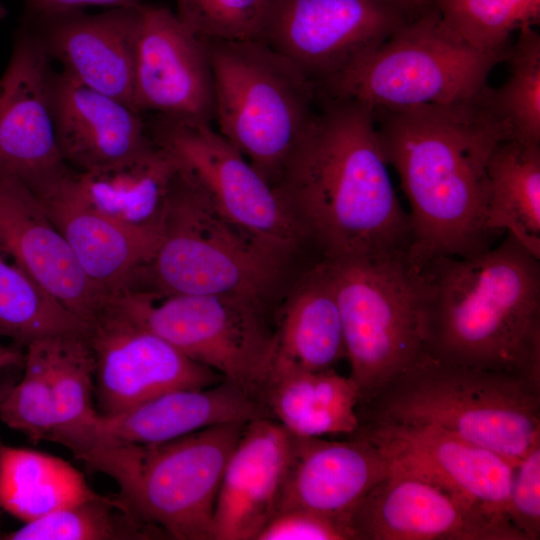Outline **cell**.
<instances>
[{
    "label": "cell",
    "instance_id": "obj_16",
    "mask_svg": "<svg viewBox=\"0 0 540 540\" xmlns=\"http://www.w3.org/2000/svg\"><path fill=\"white\" fill-rule=\"evenodd\" d=\"M348 526L353 540H526L510 522L395 472L355 506Z\"/></svg>",
    "mask_w": 540,
    "mask_h": 540
},
{
    "label": "cell",
    "instance_id": "obj_32",
    "mask_svg": "<svg viewBox=\"0 0 540 540\" xmlns=\"http://www.w3.org/2000/svg\"><path fill=\"white\" fill-rule=\"evenodd\" d=\"M518 32L504 59L506 80L497 88L487 85L481 100L512 138L540 144V35L534 26Z\"/></svg>",
    "mask_w": 540,
    "mask_h": 540
},
{
    "label": "cell",
    "instance_id": "obj_3",
    "mask_svg": "<svg viewBox=\"0 0 540 540\" xmlns=\"http://www.w3.org/2000/svg\"><path fill=\"white\" fill-rule=\"evenodd\" d=\"M424 354L540 385V259L511 233L468 257L416 270Z\"/></svg>",
    "mask_w": 540,
    "mask_h": 540
},
{
    "label": "cell",
    "instance_id": "obj_25",
    "mask_svg": "<svg viewBox=\"0 0 540 540\" xmlns=\"http://www.w3.org/2000/svg\"><path fill=\"white\" fill-rule=\"evenodd\" d=\"M175 158L153 144L127 159L86 171L67 167L61 183L87 206L125 226L161 230Z\"/></svg>",
    "mask_w": 540,
    "mask_h": 540
},
{
    "label": "cell",
    "instance_id": "obj_23",
    "mask_svg": "<svg viewBox=\"0 0 540 540\" xmlns=\"http://www.w3.org/2000/svg\"><path fill=\"white\" fill-rule=\"evenodd\" d=\"M292 435L277 421L245 424L227 462L214 511V540H255L276 511Z\"/></svg>",
    "mask_w": 540,
    "mask_h": 540
},
{
    "label": "cell",
    "instance_id": "obj_6",
    "mask_svg": "<svg viewBox=\"0 0 540 540\" xmlns=\"http://www.w3.org/2000/svg\"><path fill=\"white\" fill-rule=\"evenodd\" d=\"M244 426H210L159 444H95L77 459L112 478L118 496L169 539L214 540L220 483Z\"/></svg>",
    "mask_w": 540,
    "mask_h": 540
},
{
    "label": "cell",
    "instance_id": "obj_1",
    "mask_svg": "<svg viewBox=\"0 0 540 540\" xmlns=\"http://www.w3.org/2000/svg\"><path fill=\"white\" fill-rule=\"evenodd\" d=\"M372 112L383 157L409 202L411 266L491 248L499 235L486 226L487 165L497 144L512 138L508 127L480 95L455 105Z\"/></svg>",
    "mask_w": 540,
    "mask_h": 540
},
{
    "label": "cell",
    "instance_id": "obj_19",
    "mask_svg": "<svg viewBox=\"0 0 540 540\" xmlns=\"http://www.w3.org/2000/svg\"><path fill=\"white\" fill-rule=\"evenodd\" d=\"M0 252L88 326L108 295L86 276L35 193L0 172Z\"/></svg>",
    "mask_w": 540,
    "mask_h": 540
},
{
    "label": "cell",
    "instance_id": "obj_5",
    "mask_svg": "<svg viewBox=\"0 0 540 540\" xmlns=\"http://www.w3.org/2000/svg\"><path fill=\"white\" fill-rule=\"evenodd\" d=\"M286 262L225 219L179 167L169 188L159 242L127 290L239 296L266 303Z\"/></svg>",
    "mask_w": 540,
    "mask_h": 540
},
{
    "label": "cell",
    "instance_id": "obj_15",
    "mask_svg": "<svg viewBox=\"0 0 540 540\" xmlns=\"http://www.w3.org/2000/svg\"><path fill=\"white\" fill-rule=\"evenodd\" d=\"M134 107L143 114L211 125L215 120L208 51L169 8L139 5Z\"/></svg>",
    "mask_w": 540,
    "mask_h": 540
},
{
    "label": "cell",
    "instance_id": "obj_10",
    "mask_svg": "<svg viewBox=\"0 0 540 540\" xmlns=\"http://www.w3.org/2000/svg\"><path fill=\"white\" fill-rule=\"evenodd\" d=\"M322 261L337 299L360 405L424 355L416 270L406 254Z\"/></svg>",
    "mask_w": 540,
    "mask_h": 540
},
{
    "label": "cell",
    "instance_id": "obj_28",
    "mask_svg": "<svg viewBox=\"0 0 540 540\" xmlns=\"http://www.w3.org/2000/svg\"><path fill=\"white\" fill-rule=\"evenodd\" d=\"M98 495L66 460L0 442V508L23 523Z\"/></svg>",
    "mask_w": 540,
    "mask_h": 540
},
{
    "label": "cell",
    "instance_id": "obj_41",
    "mask_svg": "<svg viewBox=\"0 0 540 540\" xmlns=\"http://www.w3.org/2000/svg\"><path fill=\"white\" fill-rule=\"evenodd\" d=\"M414 15L418 16L433 8L435 0H400Z\"/></svg>",
    "mask_w": 540,
    "mask_h": 540
},
{
    "label": "cell",
    "instance_id": "obj_11",
    "mask_svg": "<svg viewBox=\"0 0 540 540\" xmlns=\"http://www.w3.org/2000/svg\"><path fill=\"white\" fill-rule=\"evenodd\" d=\"M145 117L151 139L175 158L231 224L285 260L309 244L275 187L211 125Z\"/></svg>",
    "mask_w": 540,
    "mask_h": 540
},
{
    "label": "cell",
    "instance_id": "obj_37",
    "mask_svg": "<svg viewBox=\"0 0 540 540\" xmlns=\"http://www.w3.org/2000/svg\"><path fill=\"white\" fill-rule=\"evenodd\" d=\"M506 515L526 540L540 539V444L514 467Z\"/></svg>",
    "mask_w": 540,
    "mask_h": 540
},
{
    "label": "cell",
    "instance_id": "obj_13",
    "mask_svg": "<svg viewBox=\"0 0 540 540\" xmlns=\"http://www.w3.org/2000/svg\"><path fill=\"white\" fill-rule=\"evenodd\" d=\"M355 434L378 449L389 472L424 480L510 522L506 506L516 465L501 455L433 425L368 420Z\"/></svg>",
    "mask_w": 540,
    "mask_h": 540
},
{
    "label": "cell",
    "instance_id": "obj_33",
    "mask_svg": "<svg viewBox=\"0 0 540 540\" xmlns=\"http://www.w3.org/2000/svg\"><path fill=\"white\" fill-rule=\"evenodd\" d=\"M88 334L39 340L56 415V427L47 441L91 422L98 414L92 402L95 361Z\"/></svg>",
    "mask_w": 540,
    "mask_h": 540
},
{
    "label": "cell",
    "instance_id": "obj_12",
    "mask_svg": "<svg viewBox=\"0 0 540 540\" xmlns=\"http://www.w3.org/2000/svg\"><path fill=\"white\" fill-rule=\"evenodd\" d=\"M415 17L400 0H270L261 41L316 88Z\"/></svg>",
    "mask_w": 540,
    "mask_h": 540
},
{
    "label": "cell",
    "instance_id": "obj_31",
    "mask_svg": "<svg viewBox=\"0 0 540 540\" xmlns=\"http://www.w3.org/2000/svg\"><path fill=\"white\" fill-rule=\"evenodd\" d=\"M88 333V324L0 252V336L26 348L51 336Z\"/></svg>",
    "mask_w": 540,
    "mask_h": 540
},
{
    "label": "cell",
    "instance_id": "obj_34",
    "mask_svg": "<svg viewBox=\"0 0 540 540\" xmlns=\"http://www.w3.org/2000/svg\"><path fill=\"white\" fill-rule=\"evenodd\" d=\"M445 29L464 44L483 52H502L510 37L540 21V0H435Z\"/></svg>",
    "mask_w": 540,
    "mask_h": 540
},
{
    "label": "cell",
    "instance_id": "obj_22",
    "mask_svg": "<svg viewBox=\"0 0 540 540\" xmlns=\"http://www.w3.org/2000/svg\"><path fill=\"white\" fill-rule=\"evenodd\" d=\"M388 474L385 458L358 434L348 441L292 435L276 511L302 508L348 525L355 506Z\"/></svg>",
    "mask_w": 540,
    "mask_h": 540
},
{
    "label": "cell",
    "instance_id": "obj_2",
    "mask_svg": "<svg viewBox=\"0 0 540 540\" xmlns=\"http://www.w3.org/2000/svg\"><path fill=\"white\" fill-rule=\"evenodd\" d=\"M274 187L321 259L409 253V213L394 190L372 109L359 102L318 99Z\"/></svg>",
    "mask_w": 540,
    "mask_h": 540
},
{
    "label": "cell",
    "instance_id": "obj_18",
    "mask_svg": "<svg viewBox=\"0 0 540 540\" xmlns=\"http://www.w3.org/2000/svg\"><path fill=\"white\" fill-rule=\"evenodd\" d=\"M140 3L97 14L71 10L22 16L21 22L34 32L50 61L60 64V70L135 108V44Z\"/></svg>",
    "mask_w": 540,
    "mask_h": 540
},
{
    "label": "cell",
    "instance_id": "obj_30",
    "mask_svg": "<svg viewBox=\"0 0 540 540\" xmlns=\"http://www.w3.org/2000/svg\"><path fill=\"white\" fill-rule=\"evenodd\" d=\"M3 540H163L168 535L119 496H98L0 535Z\"/></svg>",
    "mask_w": 540,
    "mask_h": 540
},
{
    "label": "cell",
    "instance_id": "obj_26",
    "mask_svg": "<svg viewBox=\"0 0 540 540\" xmlns=\"http://www.w3.org/2000/svg\"><path fill=\"white\" fill-rule=\"evenodd\" d=\"M343 358L340 311L325 265L319 260L296 283L276 318L271 377L331 369Z\"/></svg>",
    "mask_w": 540,
    "mask_h": 540
},
{
    "label": "cell",
    "instance_id": "obj_36",
    "mask_svg": "<svg viewBox=\"0 0 540 540\" xmlns=\"http://www.w3.org/2000/svg\"><path fill=\"white\" fill-rule=\"evenodd\" d=\"M176 15L201 40H261L270 0H175Z\"/></svg>",
    "mask_w": 540,
    "mask_h": 540
},
{
    "label": "cell",
    "instance_id": "obj_21",
    "mask_svg": "<svg viewBox=\"0 0 540 540\" xmlns=\"http://www.w3.org/2000/svg\"><path fill=\"white\" fill-rule=\"evenodd\" d=\"M50 107L63 161L86 171L132 157L153 144L145 114L52 70Z\"/></svg>",
    "mask_w": 540,
    "mask_h": 540
},
{
    "label": "cell",
    "instance_id": "obj_7",
    "mask_svg": "<svg viewBox=\"0 0 540 540\" xmlns=\"http://www.w3.org/2000/svg\"><path fill=\"white\" fill-rule=\"evenodd\" d=\"M219 133L273 186L318 108L314 84L261 40H202Z\"/></svg>",
    "mask_w": 540,
    "mask_h": 540
},
{
    "label": "cell",
    "instance_id": "obj_4",
    "mask_svg": "<svg viewBox=\"0 0 540 540\" xmlns=\"http://www.w3.org/2000/svg\"><path fill=\"white\" fill-rule=\"evenodd\" d=\"M357 414L359 423L437 426L514 465L540 444L539 384L425 354L358 405Z\"/></svg>",
    "mask_w": 540,
    "mask_h": 540
},
{
    "label": "cell",
    "instance_id": "obj_9",
    "mask_svg": "<svg viewBox=\"0 0 540 540\" xmlns=\"http://www.w3.org/2000/svg\"><path fill=\"white\" fill-rule=\"evenodd\" d=\"M109 304L263 404L276 331L266 303L239 296L123 290L111 295Z\"/></svg>",
    "mask_w": 540,
    "mask_h": 540
},
{
    "label": "cell",
    "instance_id": "obj_39",
    "mask_svg": "<svg viewBox=\"0 0 540 540\" xmlns=\"http://www.w3.org/2000/svg\"><path fill=\"white\" fill-rule=\"evenodd\" d=\"M141 0H24L25 17L42 14L83 10L89 6H108L111 8L133 5Z\"/></svg>",
    "mask_w": 540,
    "mask_h": 540
},
{
    "label": "cell",
    "instance_id": "obj_17",
    "mask_svg": "<svg viewBox=\"0 0 540 540\" xmlns=\"http://www.w3.org/2000/svg\"><path fill=\"white\" fill-rule=\"evenodd\" d=\"M52 62L34 32L20 21L8 65L0 77V172L29 188L62 172L49 82Z\"/></svg>",
    "mask_w": 540,
    "mask_h": 540
},
{
    "label": "cell",
    "instance_id": "obj_24",
    "mask_svg": "<svg viewBox=\"0 0 540 540\" xmlns=\"http://www.w3.org/2000/svg\"><path fill=\"white\" fill-rule=\"evenodd\" d=\"M62 172L30 189L89 280L108 296L127 289L152 256L161 230L131 228L95 211L61 183Z\"/></svg>",
    "mask_w": 540,
    "mask_h": 540
},
{
    "label": "cell",
    "instance_id": "obj_14",
    "mask_svg": "<svg viewBox=\"0 0 540 540\" xmlns=\"http://www.w3.org/2000/svg\"><path fill=\"white\" fill-rule=\"evenodd\" d=\"M98 413L114 415L168 391L204 388L224 381L107 301L89 325Z\"/></svg>",
    "mask_w": 540,
    "mask_h": 540
},
{
    "label": "cell",
    "instance_id": "obj_8",
    "mask_svg": "<svg viewBox=\"0 0 540 540\" xmlns=\"http://www.w3.org/2000/svg\"><path fill=\"white\" fill-rule=\"evenodd\" d=\"M507 52H483L464 44L432 8L317 86V99L353 100L372 110L471 102Z\"/></svg>",
    "mask_w": 540,
    "mask_h": 540
},
{
    "label": "cell",
    "instance_id": "obj_38",
    "mask_svg": "<svg viewBox=\"0 0 540 540\" xmlns=\"http://www.w3.org/2000/svg\"><path fill=\"white\" fill-rule=\"evenodd\" d=\"M255 540H353L343 520L302 508L276 511Z\"/></svg>",
    "mask_w": 540,
    "mask_h": 540
},
{
    "label": "cell",
    "instance_id": "obj_40",
    "mask_svg": "<svg viewBox=\"0 0 540 540\" xmlns=\"http://www.w3.org/2000/svg\"><path fill=\"white\" fill-rule=\"evenodd\" d=\"M25 362V353L21 348L5 346L0 343V372L14 371L23 368Z\"/></svg>",
    "mask_w": 540,
    "mask_h": 540
},
{
    "label": "cell",
    "instance_id": "obj_27",
    "mask_svg": "<svg viewBox=\"0 0 540 540\" xmlns=\"http://www.w3.org/2000/svg\"><path fill=\"white\" fill-rule=\"evenodd\" d=\"M359 402L353 379L334 368L275 374L263 397L271 418L299 437L352 435L359 428Z\"/></svg>",
    "mask_w": 540,
    "mask_h": 540
},
{
    "label": "cell",
    "instance_id": "obj_20",
    "mask_svg": "<svg viewBox=\"0 0 540 540\" xmlns=\"http://www.w3.org/2000/svg\"><path fill=\"white\" fill-rule=\"evenodd\" d=\"M260 418H271L267 408L224 380L168 391L118 414L98 413L68 434L63 446L76 456L95 444H159L210 426Z\"/></svg>",
    "mask_w": 540,
    "mask_h": 540
},
{
    "label": "cell",
    "instance_id": "obj_35",
    "mask_svg": "<svg viewBox=\"0 0 540 540\" xmlns=\"http://www.w3.org/2000/svg\"><path fill=\"white\" fill-rule=\"evenodd\" d=\"M0 420L33 443L47 441L56 427L54 401L39 340L26 347L20 378L0 389Z\"/></svg>",
    "mask_w": 540,
    "mask_h": 540
},
{
    "label": "cell",
    "instance_id": "obj_29",
    "mask_svg": "<svg viewBox=\"0 0 540 540\" xmlns=\"http://www.w3.org/2000/svg\"><path fill=\"white\" fill-rule=\"evenodd\" d=\"M487 228L511 233L540 259V144L500 141L487 165Z\"/></svg>",
    "mask_w": 540,
    "mask_h": 540
}]
</instances>
